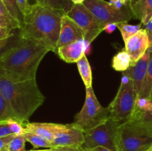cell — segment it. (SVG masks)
Segmentation results:
<instances>
[{"instance_id": "obj_1", "label": "cell", "mask_w": 152, "mask_h": 151, "mask_svg": "<svg viewBox=\"0 0 152 151\" xmlns=\"http://www.w3.org/2000/svg\"><path fill=\"white\" fill-rule=\"evenodd\" d=\"M63 13L35 3L24 16L19 33L23 39L32 41L49 51L57 53L61 20Z\"/></svg>"}, {"instance_id": "obj_2", "label": "cell", "mask_w": 152, "mask_h": 151, "mask_svg": "<svg viewBox=\"0 0 152 151\" xmlns=\"http://www.w3.org/2000/svg\"><path fill=\"white\" fill-rule=\"evenodd\" d=\"M48 52L45 47L22 38L0 59V75L16 81L36 78L39 65Z\"/></svg>"}, {"instance_id": "obj_3", "label": "cell", "mask_w": 152, "mask_h": 151, "mask_svg": "<svg viewBox=\"0 0 152 151\" xmlns=\"http://www.w3.org/2000/svg\"><path fill=\"white\" fill-rule=\"evenodd\" d=\"M0 91L5 99L15 119L25 125L34 113L44 102L36 78L12 81L0 75Z\"/></svg>"}, {"instance_id": "obj_4", "label": "cell", "mask_w": 152, "mask_h": 151, "mask_svg": "<svg viewBox=\"0 0 152 151\" xmlns=\"http://www.w3.org/2000/svg\"><path fill=\"white\" fill-rule=\"evenodd\" d=\"M117 147L118 151H152V129L135 119L121 123Z\"/></svg>"}, {"instance_id": "obj_5", "label": "cell", "mask_w": 152, "mask_h": 151, "mask_svg": "<svg viewBox=\"0 0 152 151\" xmlns=\"http://www.w3.org/2000/svg\"><path fill=\"white\" fill-rule=\"evenodd\" d=\"M122 76L121 83L117 95L108 107L110 118L120 124L130 119L137 99L133 80L128 70L123 72Z\"/></svg>"}, {"instance_id": "obj_6", "label": "cell", "mask_w": 152, "mask_h": 151, "mask_svg": "<svg viewBox=\"0 0 152 151\" xmlns=\"http://www.w3.org/2000/svg\"><path fill=\"white\" fill-rule=\"evenodd\" d=\"M110 118L108 107H104L98 101L93 88H86V100L81 110L75 115V124L83 133L103 124Z\"/></svg>"}, {"instance_id": "obj_7", "label": "cell", "mask_w": 152, "mask_h": 151, "mask_svg": "<svg viewBox=\"0 0 152 151\" xmlns=\"http://www.w3.org/2000/svg\"><path fill=\"white\" fill-rule=\"evenodd\" d=\"M120 123L109 118L105 122L85 133L84 143L82 148L91 149L104 147L113 151H118L117 136Z\"/></svg>"}, {"instance_id": "obj_8", "label": "cell", "mask_w": 152, "mask_h": 151, "mask_svg": "<svg viewBox=\"0 0 152 151\" xmlns=\"http://www.w3.org/2000/svg\"><path fill=\"white\" fill-rule=\"evenodd\" d=\"M80 28L86 41L91 43L104 31L105 26L102 25L83 4H74L66 13Z\"/></svg>"}, {"instance_id": "obj_9", "label": "cell", "mask_w": 152, "mask_h": 151, "mask_svg": "<svg viewBox=\"0 0 152 151\" xmlns=\"http://www.w3.org/2000/svg\"><path fill=\"white\" fill-rule=\"evenodd\" d=\"M83 4L103 26L109 23L128 22L131 19L127 9L120 10L105 0H85Z\"/></svg>"}, {"instance_id": "obj_10", "label": "cell", "mask_w": 152, "mask_h": 151, "mask_svg": "<svg viewBox=\"0 0 152 151\" xmlns=\"http://www.w3.org/2000/svg\"><path fill=\"white\" fill-rule=\"evenodd\" d=\"M84 139L85 133L75 124H62L52 141V148L82 147Z\"/></svg>"}, {"instance_id": "obj_11", "label": "cell", "mask_w": 152, "mask_h": 151, "mask_svg": "<svg viewBox=\"0 0 152 151\" xmlns=\"http://www.w3.org/2000/svg\"><path fill=\"white\" fill-rule=\"evenodd\" d=\"M150 47L151 42L144 28L125 41V50L130 56L132 66H134L140 59Z\"/></svg>"}, {"instance_id": "obj_12", "label": "cell", "mask_w": 152, "mask_h": 151, "mask_svg": "<svg viewBox=\"0 0 152 151\" xmlns=\"http://www.w3.org/2000/svg\"><path fill=\"white\" fill-rule=\"evenodd\" d=\"M81 39H84V38L80 28L68 15H62L57 47H59Z\"/></svg>"}, {"instance_id": "obj_13", "label": "cell", "mask_w": 152, "mask_h": 151, "mask_svg": "<svg viewBox=\"0 0 152 151\" xmlns=\"http://www.w3.org/2000/svg\"><path fill=\"white\" fill-rule=\"evenodd\" d=\"M56 53L67 63H77L86 55V41L81 39L61 46L58 47Z\"/></svg>"}, {"instance_id": "obj_14", "label": "cell", "mask_w": 152, "mask_h": 151, "mask_svg": "<svg viewBox=\"0 0 152 151\" xmlns=\"http://www.w3.org/2000/svg\"><path fill=\"white\" fill-rule=\"evenodd\" d=\"M150 56V48L145 52V54L140 58L139 61L134 66H131L128 69L129 74L133 80L135 91L137 94V99L140 96L141 88L146 75L147 68H148V60Z\"/></svg>"}, {"instance_id": "obj_15", "label": "cell", "mask_w": 152, "mask_h": 151, "mask_svg": "<svg viewBox=\"0 0 152 151\" xmlns=\"http://www.w3.org/2000/svg\"><path fill=\"white\" fill-rule=\"evenodd\" d=\"M24 126L27 132L38 135L43 139L52 142L62 124L56 123L28 122Z\"/></svg>"}, {"instance_id": "obj_16", "label": "cell", "mask_w": 152, "mask_h": 151, "mask_svg": "<svg viewBox=\"0 0 152 151\" xmlns=\"http://www.w3.org/2000/svg\"><path fill=\"white\" fill-rule=\"evenodd\" d=\"M129 9L131 14L143 25L152 18V0H130Z\"/></svg>"}, {"instance_id": "obj_17", "label": "cell", "mask_w": 152, "mask_h": 151, "mask_svg": "<svg viewBox=\"0 0 152 151\" xmlns=\"http://www.w3.org/2000/svg\"><path fill=\"white\" fill-rule=\"evenodd\" d=\"M0 25L10 31H14L21 28V24L10 14L2 0H0Z\"/></svg>"}, {"instance_id": "obj_18", "label": "cell", "mask_w": 152, "mask_h": 151, "mask_svg": "<svg viewBox=\"0 0 152 151\" xmlns=\"http://www.w3.org/2000/svg\"><path fill=\"white\" fill-rule=\"evenodd\" d=\"M36 3L63 14H66L74 4L71 0H36Z\"/></svg>"}, {"instance_id": "obj_19", "label": "cell", "mask_w": 152, "mask_h": 151, "mask_svg": "<svg viewBox=\"0 0 152 151\" xmlns=\"http://www.w3.org/2000/svg\"><path fill=\"white\" fill-rule=\"evenodd\" d=\"M79 73L86 88L92 87V72L86 55L77 62Z\"/></svg>"}, {"instance_id": "obj_20", "label": "cell", "mask_w": 152, "mask_h": 151, "mask_svg": "<svg viewBox=\"0 0 152 151\" xmlns=\"http://www.w3.org/2000/svg\"><path fill=\"white\" fill-rule=\"evenodd\" d=\"M113 69L116 71L125 72L132 66V60L128 52L126 50H123L118 52L112 59Z\"/></svg>"}, {"instance_id": "obj_21", "label": "cell", "mask_w": 152, "mask_h": 151, "mask_svg": "<svg viewBox=\"0 0 152 151\" xmlns=\"http://www.w3.org/2000/svg\"><path fill=\"white\" fill-rule=\"evenodd\" d=\"M152 91V46L150 47V56L148 60V68H147L146 75L141 88L139 97L148 98L151 99V94ZM138 97V98H139Z\"/></svg>"}, {"instance_id": "obj_22", "label": "cell", "mask_w": 152, "mask_h": 151, "mask_svg": "<svg viewBox=\"0 0 152 151\" xmlns=\"http://www.w3.org/2000/svg\"><path fill=\"white\" fill-rule=\"evenodd\" d=\"M15 31L13 35L10 36V37L0 40V59L10 49L17 45L22 39L19 33H16Z\"/></svg>"}, {"instance_id": "obj_23", "label": "cell", "mask_w": 152, "mask_h": 151, "mask_svg": "<svg viewBox=\"0 0 152 151\" xmlns=\"http://www.w3.org/2000/svg\"><path fill=\"white\" fill-rule=\"evenodd\" d=\"M142 24L141 23L139 25H129L127 22H120L117 23V27L119 29V30L121 33L122 37H123V41H126L129 38L133 36L134 35L139 32L142 29Z\"/></svg>"}, {"instance_id": "obj_24", "label": "cell", "mask_w": 152, "mask_h": 151, "mask_svg": "<svg viewBox=\"0 0 152 151\" xmlns=\"http://www.w3.org/2000/svg\"><path fill=\"white\" fill-rule=\"evenodd\" d=\"M25 139L27 142L31 143L35 148L45 147V148H52L51 142L46 139H43L41 136H38L34 133H30V132H25L24 133Z\"/></svg>"}, {"instance_id": "obj_25", "label": "cell", "mask_w": 152, "mask_h": 151, "mask_svg": "<svg viewBox=\"0 0 152 151\" xmlns=\"http://www.w3.org/2000/svg\"><path fill=\"white\" fill-rule=\"evenodd\" d=\"M2 1L10 14L21 24V26H22V23H23L24 16L19 9L17 1L16 0H2Z\"/></svg>"}, {"instance_id": "obj_26", "label": "cell", "mask_w": 152, "mask_h": 151, "mask_svg": "<svg viewBox=\"0 0 152 151\" xmlns=\"http://www.w3.org/2000/svg\"><path fill=\"white\" fill-rule=\"evenodd\" d=\"M26 142L24 135H16L9 142L7 147V151H26Z\"/></svg>"}, {"instance_id": "obj_27", "label": "cell", "mask_w": 152, "mask_h": 151, "mask_svg": "<svg viewBox=\"0 0 152 151\" xmlns=\"http://www.w3.org/2000/svg\"><path fill=\"white\" fill-rule=\"evenodd\" d=\"M130 119L138 120L152 129V110L149 112H141L140 110L134 107Z\"/></svg>"}, {"instance_id": "obj_28", "label": "cell", "mask_w": 152, "mask_h": 151, "mask_svg": "<svg viewBox=\"0 0 152 151\" xmlns=\"http://www.w3.org/2000/svg\"><path fill=\"white\" fill-rule=\"evenodd\" d=\"M10 118H15L5 99L0 91V121H5Z\"/></svg>"}, {"instance_id": "obj_29", "label": "cell", "mask_w": 152, "mask_h": 151, "mask_svg": "<svg viewBox=\"0 0 152 151\" xmlns=\"http://www.w3.org/2000/svg\"><path fill=\"white\" fill-rule=\"evenodd\" d=\"M135 107L141 112H149L152 110V101L148 98H137L135 102Z\"/></svg>"}, {"instance_id": "obj_30", "label": "cell", "mask_w": 152, "mask_h": 151, "mask_svg": "<svg viewBox=\"0 0 152 151\" xmlns=\"http://www.w3.org/2000/svg\"><path fill=\"white\" fill-rule=\"evenodd\" d=\"M7 123L10 126L12 133L14 135H23L26 132V129H25L24 124L15 118H9L7 119Z\"/></svg>"}, {"instance_id": "obj_31", "label": "cell", "mask_w": 152, "mask_h": 151, "mask_svg": "<svg viewBox=\"0 0 152 151\" xmlns=\"http://www.w3.org/2000/svg\"><path fill=\"white\" fill-rule=\"evenodd\" d=\"M12 134H13V133H12L11 130H10V126L7 123V120L0 121V137H4V136H7Z\"/></svg>"}, {"instance_id": "obj_32", "label": "cell", "mask_w": 152, "mask_h": 151, "mask_svg": "<svg viewBox=\"0 0 152 151\" xmlns=\"http://www.w3.org/2000/svg\"><path fill=\"white\" fill-rule=\"evenodd\" d=\"M16 1H17L18 5H19L22 15H23V16H25L29 12L31 4H29L28 0H16Z\"/></svg>"}, {"instance_id": "obj_33", "label": "cell", "mask_w": 152, "mask_h": 151, "mask_svg": "<svg viewBox=\"0 0 152 151\" xmlns=\"http://www.w3.org/2000/svg\"><path fill=\"white\" fill-rule=\"evenodd\" d=\"M16 135H9V136L0 137V151H7V147L9 142H10Z\"/></svg>"}, {"instance_id": "obj_34", "label": "cell", "mask_w": 152, "mask_h": 151, "mask_svg": "<svg viewBox=\"0 0 152 151\" xmlns=\"http://www.w3.org/2000/svg\"><path fill=\"white\" fill-rule=\"evenodd\" d=\"M129 1L130 0H110L109 2L117 8L122 10V9H127L126 7L129 6Z\"/></svg>"}, {"instance_id": "obj_35", "label": "cell", "mask_w": 152, "mask_h": 151, "mask_svg": "<svg viewBox=\"0 0 152 151\" xmlns=\"http://www.w3.org/2000/svg\"><path fill=\"white\" fill-rule=\"evenodd\" d=\"M14 31L8 30L5 29V28H4L0 25V40L4 39L7 37H10V36L13 35Z\"/></svg>"}, {"instance_id": "obj_36", "label": "cell", "mask_w": 152, "mask_h": 151, "mask_svg": "<svg viewBox=\"0 0 152 151\" xmlns=\"http://www.w3.org/2000/svg\"><path fill=\"white\" fill-rule=\"evenodd\" d=\"M144 29L146 30L150 42H151V46H152V18L146 25H144Z\"/></svg>"}, {"instance_id": "obj_37", "label": "cell", "mask_w": 152, "mask_h": 151, "mask_svg": "<svg viewBox=\"0 0 152 151\" xmlns=\"http://www.w3.org/2000/svg\"><path fill=\"white\" fill-rule=\"evenodd\" d=\"M54 151H86L82 147H56L53 148Z\"/></svg>"}, {"instance_id": "obj_38", "label": "cell", "mask_w": 152, "mask_h": 151, "mask_svg": "<svg viewBox=\"0 0 152 151\" xmlns=\"http://www.w3.org/2000/svg\"><path fill=\"white\" fill-rule=\"evenodd\" d=\"M117 23H109L107 24L105 26V28H104V31L107 33L108 34H111L117 29Z\"/></svg>"}, {"instance_id": "obj_39", "label": "cell", "mask_w": 152, "mask_h": 151, "mask_svg": "<svg viewBox=\"0 0 152 151\" xmlns=\"http://www.w3.org/2000/svg\"><path fill=\"white\" fill-rule=\"evenodd\" d=\"M86 151H113L111 150L108 149L106 147H96L91 148V149L88 150H85Z\"/></svg>"}, {"instance_id": "obj_40", "label": "cell", "mask_w": 152, "mask_h": 151, "mask_svg": "<svg viewBox=\"0 0 152 151\" xmlns=\"http://www.w3.org/2000/svg\"><path fill=\"white\" fill-rule=\"evenodd\" d=\"M74 4H83V2L85 1V0H71Z\"/></svg>"}, {"instance_id": "obj_41", "label": "cell", "mask_w": 152, "mask_h": 151, "mask_svg": "<svg viewBox=\"0 0 152 151\" xmlns=\"http://www.w3.org/2000/svg\"><path fill=\"white\" fill-rule=\"evenodd\" d=\"M29 151H54L53 148H47L46 150H33Z\"/></svg>"}, {"instance_id": "obj_42", "label": "cell", "mask_w": 152, "mask_h": 151, "mask_svg": "<svg viewBox=\"0 0 152 151\" xmlns=\"http://www.w3.org/2000/svg\"><path fill=\"white\" fill-rule=\"evenodd\" d=\"M151 100L152 101V91H151Z\"/></svg>"}]
</instances>
